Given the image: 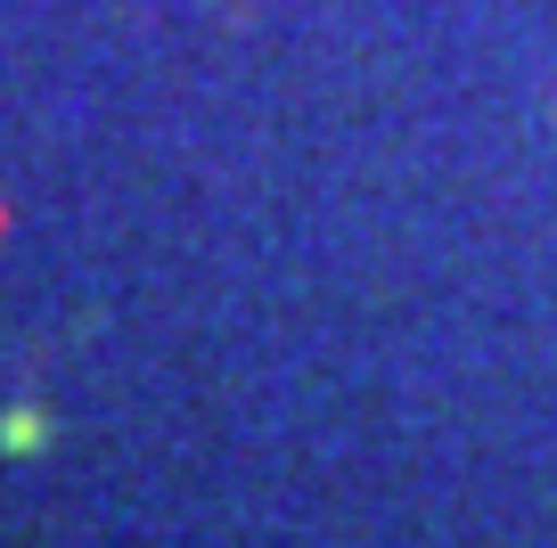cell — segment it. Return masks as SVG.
<instances>
[{"mask_svg":"<svg viewBox=\"0 0 557 548\" xmlns=\"http://www.w3.org/2000/svg\"><path fill=\"white\" fill-rule=\"evenodd\" d=\"M0 450H41V418L34 410H9V418H0Z\"/></svg>","mask_w":557,"mask_h":548,"instance_id":"1","label":"cell"}]
</instances>
